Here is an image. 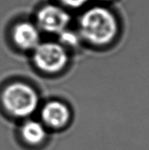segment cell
<instances>
[{"label": "cell", "mask_w": 149, "mask_h": 150, "mask_svg": "<svg viewBox=\"0 0 149 150\" xmlns=\"http://www.w3.org/2000/svg\"><path fill=\"white\" fill-rule=\"evenodd\" d=\"M58 35L60 40L59 43L64 47H76L79 45L81 40V36L79 33L68 29L63 30Z\"/></svg>", "instance_id": "ba28073f"}, {"label": "cell", "mask_w": 149, "mask_h": 150, "mask_svg": "<svg viewBox=\"0 0 149 150\" xmlns=\"http://www.w3.org/2000/svg\"><path fill=\"white\" fill-rule=\"evenodd\" d=\"M23 140L30 145H39L45 140L47 131L44 125L36 120H27L20 130Z\"/></svg>", "instance_id": "52a82bcc"}, {"label": "cell", "mask_w": 149, "mask_h": 150, "mask_svg": "<svg viewBox=\"0 0 149 150\" xmlns=\"http://www.w3.org/2000/svg\"><path fill=\"white\" fill-rule=\"evenodd\" d=\"M102 1H105V2H109V1H112V0H102Z\"/></svg>", "instance_id": "30bf717a"}, {"label": "cell", "mask_w": 149, "mask_h": 150, "mask_svg": "<svg viewBox=\"0 0 149 150\" xmlns=\"http://www.w3.org/2000/svg\"><path fill=\"white\" fill-rule=\"evenodd\" d=\"M63 4L71 8H79L84 5L89 0H59Z\"/></svg>", "instance_id": "9c48e42d"}, {"label": "cell", "mask_w": 149, "mask_h": 150, "mask_svg": "<svg viewBox=\"0 0 149 150\" xmlns=\"http://www.w3.org/2000/svg\"><path fill=\"white\" fill-rule=\"evenodd\" d=\"M65 47L57 42L40 43L33 50V62L42 72L54 74L61 71L68 63Z\"/></svg>", "instance_id": "3957f363"}, {"label": "cell", "mask_w": 149, "mask_h": 150, "mask_svg": "<svg viewBox=\"0 0 149 150\" xmlns=\"http://www.w3.org/2000/svg\"><path fill=\"white\" fill-rule=\"evenodd\" d=\"M12 38L19 48L23 50H34L40 44V29L30 22H21L14 26Z\"/></svg>", "instance_id": "5b68a950"}, {"label": "cell", "mask_w": 149, "mask_h": 150, "mask_svg": "<svg viewBox=\"0 0 149 150\" xmlns=\"http://www.w3.org/2000/svg\"><path fill=\"white\" fill-rule=\"evenodd\" d=\"M79 28L83 39L94 46L104 47L114 41L119 26L116 16L110 10L95 6L82 15Z\"/></svg>", "instance_id": "6da1fadb"}, {"label": "cell", "mask_w": 149, "mask_h": 150, "mask_svg": "<svg viewBox=\"0 0 149 150\" xmlns=\"http://www.w3.org/2000/svg\"><path fill=\"white\" fill-rule=\"evenodd\" d=\"M70 118V112L67 105L59 101L47 103L41 110L43 123L52 128H61L67 125Z\"/></svg>", "instance_id": "8992f818"}, {"label": "cell", "mask_w": 149, "mask_h": 150, "mask_svg": "<svg viewBox=\"0 0 149 150\" xmlns=\"http://www.w3.org/2000/svg\"><path fill=\"white\" fill-rule=\"evenodd\" d=\"M1 100L5 111L17 118L32 115L39 105L36 91L24 83H12L5 87L1 95Z\"/></svg>", "instance_id": "7a4b0ae2"}, {"label": "cell", "mask_w": 149, "mask_h": 150, "mask_svg": "<svg viewBox=\"0 0 149 150\" xmlns=\"http://www.w3.org/2000/svg\"><path fill=\"white\" fill-rule=\"evenodd\" d=\"M69 22V14L56 5H46L37 14V26L39 29L48 33L59 34L67 29Z\"/></svg>", "instance_id": "277c9868"}]
</instances>
